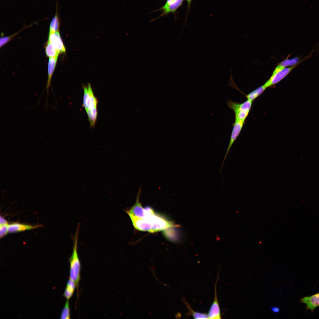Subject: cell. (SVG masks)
<instances>
[{"label":"cell","instance_id":"6da1fadb","mask_svg":"<svg viewBox=\"0 0 319 319\" xmlns=\"http://www.w3.org/2000/svg\"><path fill=\"white\" fill-rule=\"evenodd\" d=\"M83 106L87 115L90 126L94 127L97 117V100L95 96L90 84L83 86Z\"/></svg>","mask_w":319,"mask_h":319},{"label":"cell","instance_id":"7a4b0ae2","mask_svg":"<svg viewBox=\"0 0 319 319\" xmlns=\"http://www.w3.org/2000/svg\"><path fill=\"white\" fill-rule=\"evenodd\" d=\"M80 224L78 225L75 234L73 238V251L70 257L69 279L76 284L77 291L80 279L81 263L77 253V245L79 232Z\"/></svg>","mask_w":319,"mask_h":319},{"label":"cell","instance_id":"3957f363","mask_svg":"<svg viewBox=\"0 0 319 319\" xmlns=\"http://www.w3.org/2000/svg\"><path fill=\"white\" fill-rule=\"evenodd\" d=\"M252 101L247 100L242 103L229 100L227 104L233 110L235 115V120L245 121L251 109Z\"/></svg>","mask_w":319,"mask_h":319},{"label":"cell","instance_id":"277c9868","mask_svg":"<svg viewBox=\"0 0 319 319\" xmlns=\"http://www.w3.org/2000/svg\"><path fill=\"white\" fill-rule=\"evenodd\" d=\"M312 53L301 60L296 65L281 69H275L269 79L264 84L266 88L271 86L277 83L285 77L292 70L303 61L311 57Z\"/></svg>","mask_w":319,"mask_h":319},{"label":"cell","instance_id":"5b68a950","mask_svg":"<svg viewBox=\"0 0 319 319\" xmlns=\"http://www.w3.org/2000/svg\"><path fill=\"white\" fill-rule=\"evenodd\" d=\"M147 219L152 226L151 233L163 230L174 226L172 222L155 213Z\"/></svg>","mask_w":319,"mask_h":319},{"label":"cell","instance_id":"8992f818","mask_svg":"<svg viewBox=\"0 0 319 319\" xmlns=\"http://www.w3.org/2000/svg\"><path fill=\"white\" fill-rule=\"evenodd\" d=\"M141 191V188L140 187L135 203L129 210L126 212L129 217L146 219L145 209L143 207L139 200Z\"/></svg>","mask_w":319,"mask_h":319},{"label":"cell","instance_id":"52a82bcc","mask_svg":"<svg viewBox=\"0 0 319 319\" xmlns=\"http://www.w3.org/2000/svg\"><path fill=\"white\" fill-rule=\"evenodd\" d=\"M244 121L235 120L233 127L229 143L224 158L223 160L221 171L222 170L224 162L227 156L230 149L234 142L239 135L243 126Z\"/></svg>","mask_w":319,"mask_h":319},{"label":"cell","instance_id":"ba28073f","mask_svg":"<svg viewBox=\"0 0 319 319\" xmlns=\"http://www.w3.org/2000/svg\"><path fill=\"white\" fill-rule=\"evenodd\" d=\"M184 0H166L164 5L157 10L162 11V13L158 17L167 15L170 13H175L180 6Z\"/></svg>","mask_w":319,"mask_h":319},{"label":"cell","instance_id":"9c48e42d","mask_svg":"<svg viewBox=\"0 0 319 319\" xmlns=\"http://www.w3.org/2000/svg\"><path fill=\"white\" fill-rule=\"evenodd\" d=\"M219 275V274H218L217 279L215 284L214 301L207 314L209 319H219L221 318L220 309L218 300L216 288Z\"/></svg>","mask_w":319,"mask_h":319},{"label":"cell","instance_id":"30bf717a","mask_svg":"<svg viewBox=\"0 0 319 319\" xmlns=\"http://www.w3.org/2000/svg\"><path fill=\"white\" fill-rule=\"evenodd\" d=\"M129 217L133 226L136 229L141 231L151 232L152 226L148 219L132 216Z\"/></svg>","mask_w":319,"mask_h":319},{"label":"cell","instance_id":"8fae6325","mask_svg":"<svg viewBox=\"0 0 319 319\" xmlns=\"http://www.w3.org/2000/svg\"><path fill=\"white\" fill-rule=\"evenodd\" d=\"M300 302L306 305L307 310L313 312L314 310L319 306V293L313 295L305 297L300 300Z\"/></svg>","mask_w":319,"mask_h":319},{"label":"cell","instance_id":"7c38bea8","mask_svg":"<svg viewBox=\"0 0 319 319\" xmlns=\"http://www.w3.org/2000/svg\"><path fill=\"white\" fill-rule=\"evenodd\" d=\"M48 41L52 43L60 53L66 51L65 47L58 31L49 33Z\"/></svg>","mask_w":319,"mask_h":319},{"label":"cell","instance_id":"4fadbf2b","mask_svg":"<svg viewBox=\"0 0 319 319\" xmlns=\"http://www.w3.org/2000/svg\"><path fill=\"white\" fill-rule=\"evenodd\" d=\"M40 226L39 225H32L14 222L8 224V233H10L17 232L36 228Z\"/></svg>","mask_w":319,"mask_h":319},{"label":"cell","instance_id":"5bb4252c","mask_svg":"<svg viewBox=\"0 0 319 319\" xmlns=\"http://www.w3.org/2000/svg\"><path fill=\"white\" fill-rule=\"evenodd\" d=\"M58 57L49 58L48 64V78L47 84L46 88L47 89V98L45 103V107H47L48 92L49 87L51 86V83L52 76L55 69Z\"/></svg>","mask_w":319,"mask_h":319},{"label":"cell","instance_id":"9a60e30c","mask_svg":"<svg viewBox=\"0 0 319 319\" xmlns=\"http://www.w3.org/2000/svg\"><path fill=\"white\" fill-rule=\"evenodd\" d=\"M187 308L188 312L187 313L186 316L189 317L191 315L194 319H209L208 315L206 313L197 312L194 311L191 307L190 305L184 300Z\"/></svg>","mask_w":319,"mask_h":319},{"label":"cell","instance_id":"2e32d148","mask_svg":"<svg viewBox=\"0 0 319 319\" xmlns=\"http://www.w3.org/2000/svg\"><path fill=\"white\" fill-rule=\"evenodd\" d=\"M76 287L75 283L69 279L67 281L64 293V296L67 300H69L72 296Z\"/></svg>","mask_w":319,"mask_h":319},{"label":"cell","instance_id":"e0dca14e","mask_svg":"<svg viewBox=\"0 0 319 319\" xmlns=\"http://www.w3.org/2000/svg\"><path fill=\"white\" fill-rule=\"evenodd\" d=\"M288 57L280 63L277 66L282 68H286L288 66H292L298 64L301 60L300 57H296L291 59H289Z\"/></svg>","mask_w":319,"mask_h":319},{"label":"cell","instance_id":"ac0fdd59","mask_svg":"<svg viewBox=\"0 0 319 319\" xmlns=\"http://www.w3.org/2000/svg\"><path fill=\"white\" fill-rule=\"evenodd\" d=\"M46 54L49 58L58 57L59 51L51 43L48 41L45 48Z\"/></svg>","mask_w":319,"mask_h":319},{"label":"cell","instance_id":"d6986e66","mask_svg":"<svg viewBox=\"0 0 319 319\" xmlns=\"http://www.w3.org/2000/svg\"><path fill=\"white\" fill-rule=\"evenodd\" d=\"M266 88L263 85L258 87L246 95L247 100L253 101L265 91Z\"/></svg>","mask_w":319,"mask_h":319},{"label":"cell","instance_id":"ffe728a7","mask_svg":"<svg viewBox=\"0 0 319 319\" xmlns=\"http://www.w3.org/2000/svg\"><path fill=\"white\" fill-rule=\"evenodd\" d=\"M59 22L56 14L53 19L50 25L49 33L59 31Z\"/></svg>","mask_w":319,"mask_h":319},{"label":"cell","instance_id":"44dd1931","mask_svg":"<svg viewBox=\"0 0 319 319\" xmlns=\"http://www.w3.org/2000/svg\"><path fill=\"white\" fill-rule=\"evenodd\" d=\"M69 300H67L66 301L60 315L61 319H68L70 318V310Z\"/></svg>","mask_w":319,"mask_h":319},{"label":"cell","instance_id":"7402d4cb","mask_svg":"<svg viewBox=\"0 0 319 319\" xmlns=\"http://www.w3.org/2000/svg\"><path fill=\"white\" fill-rule=\"evenodd\" d=\"M16 34H17V33L12 35L5 36L1 38L0 40V47L3 46L11 40Z\"/></svg>","mask_w":319,"mask_h":319},{"label":"cell","instance_id":"603a6c76","mask_svg":"<svg viewBox=\"0 0 319 319\" xmlns=\"http://www.w3.org/2000/svg\"><path fill=\"white\" fill-rule=\"evenodd\" d=\"M8 224L6 225L0 226V237L1 238L5 236L8 233Z\"/></svg>","mask_w":319,"mask_h":319},{"label":"cell","instance_id":"cb8c5ba5","mask_svg":"<svg viewBox=\"0 0 319 319\" xmlns=\"http://www.w3.org/2000/svg\"><path fill=\"white\" fill-rule=\"evenodd\" d=\"M8 224L7 221L3 217H0V225H6Z\"/></svg>","mask_w":319,"mask_h":319},{"label":"cell","instance_id":"d4e9b609","mask_svg":"<svg viewBox=\"0 0 319 319\" xmlns=\"http://www.w3.org/2000/svg\"><path fill=\"white\" fill-rule=\"evenodd\" d=\"M271 310L274 313H278L280 311V308L279 307L276 306L273 307H271Z\"/></svg>","mask_w":319,"mask_h":319},{"label":"cell","instance_id":"484cf974","mask_svg":"<svg viewBox=\"0 0 319 319\" xmlns=\"http://www.w3.org/2000/svg\"><path fill=\"white\" fill-rule=\"evenodd\" d=\"M188 3V7H189L192 0H186Z\"/></svg>","mask_w":319,"mask_h":319}]
</instances>
